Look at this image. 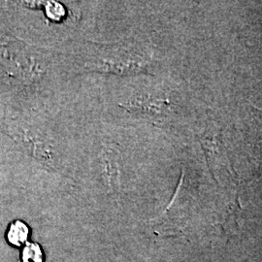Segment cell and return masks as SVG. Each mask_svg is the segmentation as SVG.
Here are the masks:
<instances>
[{"label": "cell", "mask_w": 262, "mask_h": 262, "mask_svg": "<svg viewBox=\"0 0 262 262\" xmlns=\"http://www.w3.org/2000/svg\"><path fill=\"white\" fill-rule=\"evenodd\" d=\"M29 228L24 222L16 221L10 225L7 232V240L15 247H20L28 241Z\"/></svg>", "instance_id": "obj_5"}, {"label": "cell", "mask_w": 262, "mask_h": 262, "mask_svg": "<svg viewBox=\"0 0 262 262\" xmlns=\"http://www.w3.org/2000/svg\"><path fill=\"white\" fill-rule=\"evenodd\" d=\"M28 8L43 9L48 19L55 23H58L66 18V10L64 6L56 1H44V2H23Z\"/></svg>", "instance_id": "obj_4"}, {"label": "cell", "mask_w": 262, "mask_h": 262, "mask_svg": "<svg viewBox=\"0 0 262 262\" xmlns=\"http://www.w3.org/2000/svg\"><path fill=\"white\" fill-rule=\"evenodd\" d=\"M127 110L149 118L150 120H160L166 117L170 112L168 100L160 95L144 94L131 98L124 105Z\"/></svg>", "instance_id": "obj_2"}, {"label": "cell", "mask_w": 262, "mask_h": 262, "mask_svg": "<svg viewBox=\"0 0 262 262\" xmlns=\"http://www.w3.org/2000/svg\"><path fill=\"white\" fill-rule=\"evenodd\" d=\"M23 262H43V252L37 243H27L21 254Z\"/></svg>", "instance_id": "obj_6"}, {"label": "cell", "mask_w": 262, "mask_h": 262, "mask_svg": "<svg viewBox=\"0 0 262 262\" xmlns=\"http://www.w3.org/2000/svg\"><path fill=\"white\" fill-rule=\"evenodd\" d=\"M107 185L111 189L119 187V150L115 147H104L99 156Z\"/></svg>", "instance_id": "obj_3"}, {"label": "cell", "mask_w": 262, "mask_h": 262, "mask_svg": "<svg viewBox=\"0 0 262 262\" xmlns=\"http://www.w3.org/2000/svg\"><path fill=\"white\" fill-rule=\"evenodd\" d=\"M84 67L89 70L122 75L148 73L150 56L140 48L123 44H96Z\"/></svg>", "instance_id": "obj_1"}]
</instances>
